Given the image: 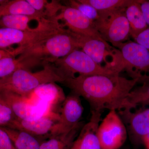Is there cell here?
<instances>
[{"label": "cell", "mask_w": 149, "mask_h": 149, "mask_svg": "<svg viewBox=\"0 0 149 149\" xmlns=\"http://www.w3.org/2000/svg\"><path fill=\"white\" fill-rule=\"evenodd\" d=\"M125 9L99 12L98 18L94 22L95 28L102 38L114 47L127 42L130 35Z\"/></svg>", "instance_id": "obj_6"}, {"label": "cell", "mask_w": 149, "mask_h": 149, "mask_svg": "<svg viewBox=\"0 0 149 149\" xmlns=\"http://www.w3.org/2000/svg\"><path fill=\"white\" fill-rule=\"evenodd\" d=\"M119 111L132 143H142L144 137L149 133V108L134 112L130 109Z\"/></svg>", "instance_id": "obj_11"}, {"label": "cell", "mask_w": 149, "mask_h": 149, "mask_svg": "<svg viewBox=\"0 0 149 149\" xmlns=\"http://www.w3.org/2000/svg\"><path fill=\"white\" fill-rule=\"evenodd\" d=\"M65 97L62 89L56 83L41 85L27 97L30 101L42 102L49 105L63 103Z\"/></svg>", "instance_id": "obj_15"}, {"label": "cell", "mask_w": 149, "mask_h": 149, "mask_svg": "<svg viewBox=\"0 0 149 149\" xmlns=\"http://www.w3.org/2000/svg\"><path fill=\"white\" fill-rule=\"evenodd\" d=\"M98 136L102 149H119L124 144L128 132L117 111H109L101 121Z\"/></svg>", "instance_id": "obj_8"}, {"label": "cell", "mask_w": 149, "mask_h": 149, "mask_svg": "<svg viewBox=\"0 0 149 149\" xmlns=\"http://www.w3.org/2000/svg\"><path fill=\"white\" fill-rule=\"evenodd\" d=\"M82 2L90 5L99 12L111 11L124 9L133 0H80Z\"/></svg>", "instance_id": "obj_21"}, {"label": "cell", "mask_w": 149, "mask_h": 149, "mask_svg": "<svg viewBox=\"0 0 149 149\" xmlns=\"http://www.w3.org/2000/svg\"><path fill=\"white\" fill-rule=\"evenodd\" d=\"M128 101L131 109L138 105H149V82L134 88L129 94Z\"/></svg>", "instance_id": "obj_22"}, {"label": "cell", "mask_w": 149, "mask_h": 149, "mask_svg": "<svg viewBox=\"0 0 149 149\" xmlns=\"http://www.w3.org/2000/svg\"><path fill=\"white\" fill-rule=\"evenodd\" d=\"M54 19L63 21V27H66L71 32L104 40L95 28L94 22L74 8L63 6Z\"/></svg>", "instance_id": "obj_10"}, {"label": "cell", "mask_w": 149, "mask_h": 149, "mask_svg": "<svg viewBox=\"0 0 149 149\" xmlns=\"http://www.w3.org/2000/svg\"><path fill=\"white\" fill-rule=\"evenodd\" d=\"M78 49L74 37L65 28L61 32L22 51L18 58L29 68L42 61L43 63H52Z\"/></svg>", "instance_id": "obj_2"}, {"label": "cell", "mask_w": 149, "mask_h": 149, "mask_svg": "<svg viewBox=\"0 0 149 149\" xmlns=\"http://www.w3.org/2000/svg\"><path fill=\"white\" fill-rule=\"evenodd\" d=\"M70 6L78 10L91 21H96L99 17V12L90 5L82 2L80 0L69 1Z\"/></svg>", "instance_id": "obj_25"}, {"label": "cell", "mask_w": 149, "mask_h": 149, "mask_svg": "<svg viewBox=\"0 0 149 149\" xmlns=\"http://www.w3.org/2000/svg\"><path fill=\"white\" fill-rule=\"evenodd\" d=\"M26 1L30 5L32 6V7L35 10L42 13L45 15L44 12L48 3L47 1H46V0H26Z\"/></svg>", "instance_id": "obj_28"}, {"label": "cell", "mask_w": 149, "mask_h": 149, "mask_svg": "<svg viewBox=\"0 0 149 149\" xmlns=\"http://www.w3.org/2000/svg\"><path fill=\"white\" fill-rule=\"evenodd\" d=\"M80 97L72 92L63 102L59 118L61 133L71 130L80 122L83 107Z\"/></svg>", "instance_id": "obj_13"}, {"label": "cell", "mask_w": 149, "mask_h": 149, "mask_svg": "<svg viewBox=\"0 0 149 149\" xmlns=\"http://www.w3.org/2000/svg\"><path fill=\"white\" fill-rule=\"evenodd\" d=\"M68 30L76 41L79 49L88 55L99 65L118 74L117 69L120 60L119 50L112 47L104 40L76 34Z\"/></svg>", "instance_id": "obj_7"}, {"label": "cell", "mask_w": 149, "mask_h": 149, "mask_svg": "<svg viewBox=\"0 0 149 149\" xmlns=\"http://www.w3.org/2000/svg\"><path fill=\"white\" fill-rule=\"evenodd\" d=\"M17 118L10 107L0 97V127L9 128Z\"/></svg>", "instance_id": "obj_24"}, {"label": "cell", "mask_w": 149, "mask_h": 149, "mask_svg": "<svg viewBox=\"0 0 149 149\" xmlns=\"http://www.w3.org/2000/svg\"><path fill=\"white\" fill-rule=\"evenodd\" d=\"M0 97L8 104L19 119L32 120L46 115L38 111L27 97L11 91L1 90L0 91Z\"/></svg>", "instance_id": "obj_14"}, {"label": "cell", "mask_w": 149, "mask_h": 149, "mask_svg": "<svg viewBox=\"0 0 149 149\" xmlns=\"http://www.w3.org/2000/svg\"><path fill=\"white\" fill-rule=\"evenodd\" d=\"M19 69L28 70L26 65L18 58L10 57L0 60V78L8 77Z\"/></svg>", "instance_id": "obj_23"}, {"label": "cell", "mask_w": 149, "mask_h": 149, "mask_svg": "<svg viewBox=\"0 0 149 149\" xmlns=\"http://www.w3.org/2000/svg\"><path fill=\"white\" fill-rule=\"evenodd\" d=\"M10 57H15L10 52H7L6 51L0 49V60L5 58Z\"/></svg>", "instance_id": "obj_30"}, {"label": "cell", "mask_w": 149, "mask_h": 149, "mask_svg": "<svg viewBox=\"0 0 149 149\" xmlns=\"http://www.w3.org/2000/svg\"><path fill=\"white\" fill-rule=\"evenodd\" d=\"M2 90V85L1 83V78H0V91Z\"/></svg>", "instance_id": "obj_32"}, {"label": "cell", "mask_w": 149, "mask_h": 149, "mask_svg": "<svg viewBox=\"0 0 149 149\" xmlns=\"http://www.w3.org/2000/svg\"><path fill=\"white\" fill-rule=\"evenodd\" d=\"M42 19L35 17L21 15H5L0 17V27H6L21 31H29L33 29L29 27L30 22L36 20L39 22Z\"/></svg>", "instance_id": "obj_20"}, {"label": "cell", "mask_w": 149, "mask_h": 149, "mask_svg": "<svg viewBox=\"0 0 149 149\" xmlns=\"http://www.w3.org/2000/svg\"><path fill=\"white\" fill-rule=\"evenodd\" d=\"M84 124L80 122L71 130L41 142L40 149H70Z\"/></svg>", "instance_id": "obj_16"}, {"label": "cell", "mask_w": 149, "mask_h": 149, "mask_svg": "<svg viewBox=\"0 0 149 149\" xmlns=\"http://www.w3.org/2000/svg\"><path fill=\"white\" fill-rule=\"evenodd\" d=\"M116 47L120 52V72L125 70L132 79L144 83L149 80V51L132 41L121 43Z\"/></svg>", "instance_id": "obj_5"}, {"label": "cell", "mask_w": 149, "mask_h": 149, "mask_svg": "<svg viewBox=\"0 0 149 149\" xmlns=\"http://www.w3.org/2000/svg\"><path fill=\"white\" fill-rule=\"evenodd\" d=\"M135 42L149 51V27L134 38Z\"/></svg>", "instance_id": "obj_27"}, {"label": "cell", "mask_w": 149, "mask_h": 149, "mask_svg": "<svg viewBox=\"0 0 149 149\" xmlns=\"http://www.w3.org/2000/svg\"><path fill=\"white\" fill-rule=\"evenodd\" d=\"M102 113L91 110L90 120L83 125L70 149H102L98 136Z\"/></svg>", "instance_id": "obj_12"}, {"label": "cell", "mask_w": 149, "mask_h": 149, "mask_svg": "<svg viewBox=\"0 0 149 149\" xmlns=\"http://www.w3.org/2000/svg\"><path fill=\"white\" fill-rule=\"evenodd\" d=\"M139 4L145 20L149 27V1L139 0Z\"/></svg>", "instance_id": "obj_29"}, {"label": "cell", "mask_w": 149, "mask_h": 149, "mask_svg": "<svg viewBox=\"0 0 149 149\" xmlns=\"http://www.w3.org/2000/svg\"><path fill=\"white\" fill-rule=\"evenodd\" d=\"M2 90H6L27 97L41 85L56 82L63 83L65 79L53 63H44V68L37 72L19 69L4 78H1Z\"/></svg>", "instance_id": "obj_3"}, {"label": "cell", "mask_w": 149, "mask_h": 149, "mask_svg": "<svg viewBox=\"0 0 149 149\" xmlns=\"http://www.w3.org/2000/svg\"><path fill=\"white\" fill-rule=\"evenodd\" d=\"M147 149H149V133L144 137L142 141Z\"/></svg>", "instance_id": "obj_31"}, {"label": "cell", "mask_w": 149, "mask_h": 149, "mask_svg": "<svg viewBox=\"0 0 149 149\" xmlns=\"http://www.w3.org/2000/svg\"><path fill=\"white\" fill-rule=\"evenodd\" d=\"M0 149H16L8 133L1 127Z\"/></svg>", "instance_id": "obj_26"}, {"label": "cell", "mask_w": 149, "mask_h": 149, "mask_svg": "<svg viewBox=\"0 0 149 149\" xmlns=\"http://www.w3.org/2000/svg\"><path fill=\"white\" fill-rule=\"evenodd\" d=\"M0 127L8 133L16 149H40L41 141L29 133L8 127Z\"/></svg>", "instance_id": "obj_19"}, {"label": "cell", "mask_w": 149, "mask_h": 149, "mask_svg": "<svg viewBox=\"0 0 149 149\" xmlns=\"http://www.w3.org/2000/svg\"><path fill=\"white\" fill-rule=\"evenodd\" d=\"M125 14L130 25V35L133 39L148 27L141 11L139 0H133L125 9Z\"/></svg>", "instance_id": "obj_18"}, {"label": "cell", "mask_w": 149, "mask_h": 149, "mask_svg": "<svg viewBox=\"0 0 149 149\" xmlns=\"http://www.w3.org/2000/svg\"><path fill=\"white\" fill-rule=\"evenodd\" d=\"M52 63L65 80L78 76L120 74L99 65L80 49L75 50Z\"/></svg>", "instance_id": "obj_4"}, {"label": "cell", "mask_w": 149, "mask_h": 149, "mask_svg": "<svg viewBox=\"0 0 149 149\" xmlns=\"http://www.w3.org/2000/svg\"><path fill=\"white\" fill-rule=\"evenodd\" d=\"M59 118V114L54 113H48L32 120H23L17 118L9 128L26 132L40 141H43L44 139L47 140L61 133Z\"/></svg>", "instance_id": "obj_9"}, {"label": "cell", "mask_w": 149, "mask_h": 149, "mask_svg": "<svg viewBox=\"0 0 149 149\" xmlns=\"http://www.w3.org/2000/svg\"><path fill=\"white\" fill-rule=\"evenodd\" d=\"M14 15L35 17L40 19L47 18L44 13L35 10L26 0L7 1L0 6V17Z\"/></svg>", "instance_id": "obj_17"}, {"label": "cell", "mask_w": 149, "mask_h": 149, "mask_svg": "<svg viewBox=\"0 0 149 149\" xmlns=\"http://www.w3.org/2000/svg\"><path fill=\"white\" fill-rule=\"evenodd\" d=\"M139 82L120 74H97L67 78L62 83L87 100L91 110L120 111L130 109L128 97Z\"/></svg>", "instance_id": "obj_1"}]
</instances>
